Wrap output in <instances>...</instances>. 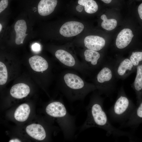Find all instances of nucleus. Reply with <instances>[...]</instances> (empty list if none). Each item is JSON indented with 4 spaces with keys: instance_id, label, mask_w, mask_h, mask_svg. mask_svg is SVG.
<instances>
[{
    "instance_id": "f257e3e1",
    "label": "nucleus",
    "mask_w": 142,
    "mask_h": 142,
    "mask_svg": "<svg viewBox=\"0 0 142 142\" xmlns=\"http://www.w3.org/2000/svg\"><path fill=\"white\" fill-rule=\"evenodd\" d=\"M95 90L93 92L86 108L87 117L80 128V131L97 127L105 130L108 136L111 135L117 137L126 136L130 141H134V137L131 133L121 130L112 125L103 108L104 99Z\"/></svg>"
},
{
    "instance_id": "f03ea898",
    "label": "nucleus",
    "mask_w": 142,
    "mask_h": 142,
    "mask_svg": "<svg viewBox=\"0 0 142 142\" xmlns=\"http://www.w3.org/2000/svg\"><path fill=\"white\" fill-rule=\"evenodd\" d=\"M75 70H64L61 77L63 92L71 101L83 100L89 93L97 90L93 83L86 81Z\"/></svg>"
},
{
    "instance_id": "7ed1b4c3",
    "label": "nucleus",
    "mask_w": 142,
    "mask_h": 142,
    "mask_svg": "<svg viewBox=\"0 0 142 142\" xmlns=\"http://www.w3.org/2000/svg\"><path fill=\"white\" fill-rule=\"evenodd\" d=\"M136 106L126 94L123 86L119 89L116 101L107 112L112 121L121 124V127L128 120Z\"/></svg>"
},
{
    "instance_id": "20e7f679",
    "label": "nucleus",
    "mask_w": 142,
    "mask_h": 142,
    "mask_svg": "<svg viewBox=\"0 0 142 142\" xmlns=\"http://www.w3.org/2000/svg\"><path fill=\"white\" fill-rule=\"evenodd\" d=\"M114 61L106 60L96 74L93 83L99 93L109 96L115 89L116 79Z\"/></svg>"
},
{
    "instance_id": "39448f33",
    "label": "nucleus",
    "mask_w": 142,
    "mask_h": 142,
    "mask_svg": "<svg viewBox=\"0 0 142 142\" xmlns=\"http://www.w3.org/2000/svg\"><path fill=\"white\" fill-rule=\"evenodd\" d=\"M54 54L64 67L74 70L84 76L90 74L73 52L68 49H59L55 52Z\"/></svg>"
},
{
    "instance_id": "423d86ee",
    "label": "nucleus",
    "mask_w": 142,
    "mask_h": 142,
    "mask_svg": "<svg viewBox=\"0 0 142 142\" xmlns=\"http://www.w3.org/2000/svg\"><path fill=\"white\" fill-rule=\"evenodd\" d=\"M79 56L85 68L90 73L100 69L106 60L103 53L87 49L83 51Z\"/></svg>"
},
{
    "instance_id": "0eeeda50",
    "label": "nucleus",
    "mask_w": 142,
    "mask_h": 142,
    "mask_svg": "<svg viewBox=\"0 0 142 142\" xmlns=\"http://www.w3.org/2000/svg\"><path fill=\"white\" fill-rule=\"evenodd\" d=\"M114 70L117 79L124 80L134 72L136 68L128 57L117 56L114 60Z\"/></svg>"
},
{
    "instance_id": "6e6552de",
    "label": "nucleus",
    "mask_w": 142,
    "mask_h": 142,
    "mask_svg": "<svg viewBox=\"0 0 142 142\" xmlns=\"http://www.w3.org/2000/svg\"><path fill=\"white\" fill-rule=\"evenodd\" d=\"M84 26L82 23L75 21H70L65 23L60 27V33L66 37L75 36L83 30Z\"/></svg>"
},
{
    "instance_id": "1a4fd4ad",
    "label": "nucleus",
    "mask_w": 142,
    "mask_h": 142,
    "mask_svg": "<svg viewBox=\"0 0 142 142\" xmlns=\"http://www.w3.org/2000/svg\"><path fill=\"white\" fill-rule=\"evenodd\" d=\"M83 43L87 49L100 51L105 47L106 41L104 38L99 36L89 35L85 37Z\"/></svg>"
},
{
    "instance_id": "9d476101",
    "label": "nucleus",
    "mask_w": 142,
    "mask_h": 142,
    "mask_svg": "<svg viewBox=\"0 0 142 142\" xmlns=\"http://www.w3.org/2000/svg\"><path fill=\"white\" fill-rule=\"evenodd\" d=\"M134 36L132 31L129 28H124L118 34L115 40L117 48L122 50L127 47L131 42Z\"/></svg>"
},
{
    "instance_id": "9b49d317",
    "label": "nucleus",
    "mask_w": 142,
    "mask_h": 142,
    "mask_svg": "<svg viewBox=\"0 0 142 142\" xmlns=\"http://www.w3.org/2000/svg\"><path fill=\"white\" fill-rule=\"evenodd\" d=\"M142 123V101L136 106L128 120L122 127H130L134 130Z\"/></svg>"
},
{
    "instance_id": "f8f14e48",
    "label": "nucleus",
    "mask_w": 142,
    "mask_h": 142,
    "mask_svg": "<svg viewBox=\"0 0 142 142\" xmlns=\"http://www.w3.org/2000/svg\"><path fill=\"white\" fill-rule=\"evenodd\" d=\"M136 75L131 86L135 91L137 100V106L142 101V63L136 68Z\"/></svg>"
},
{
    "instance_id": "ddd939ff",
    "label": "nucleus",
    "mask_w": 142,
    "mask_h": 142,
    "mask_svg": "<svg viewBox=\"0 0 142 142\" xmlns=\"http://www.w3.org/2000/svg\"><path fill=\"white\" fill-rule=\"evenodd\" d=\"M14 29L16 33L15 42L17 45L22 44L26 37L27 26L26 22L23 19L17 20L15 23Z\"/></svg>"
},
{
    "instance_id": "4468645a",
    "label": "nucleus",
    "mask_w": 142,
    "mask_h": 142,
    "mask_svg": "<svg viewBox=\"0 0 142 142\" xmlns=\"http://www.w3.org/2000/svg\"><path fill=\"white\" fill-rule=\"evenodd\" d=\"M29 62L31 68L36 72H43L47 70L49 68L47 61L40 56H32L29 59Z\"/></svg>"
},
{
    "instance_id": "2eb2a0df",
    "label": "nucleus",
    "mask_w": 142,
    "mask_h": 142,
    "mask_svg": "<svg viewBox=\"0 0 142 142\" xmlns=\"http://www.w3.org/2000/svg\"><path fill=\"white\" fill-rule=\"evenodd\" d=\"M26 131L30 136L38 140H43L46 136L44 129L39 124H33L28 125L26 128Z\"/></svg>"
},
{
    "instance_id": "dca6fc26",
    "label": "nucleus",
    "mask_w": 142,
    "mask_h": 142,
    "mask_svg": "<svg viewBox=\"0 0 142 142\" xmlns=\"http://www.w3.org/2000/svg\"><path fill=\"white\" fill-rule=\"evenodd\" d=\"M30 88L27 84L19 83L13 85L11 88L10 93L13 97L21 99L26 97L29 93Z\"/></svg>"
},
{
    "instance_id": "f3484780",
    "label": "nucleus",
    "mask_w": 142,
    "mask_h": 142,
    "mask_svg": "<svg viewBox=\"0 0 142 142\" xmlns=\"http://www.w3.org/2000/svg\"><path fill=\"white\" fill-rule=\"evenodd\" d=\"M30 112L29 106L26 103L20 105L16 109L14 113L16 120L20 122H23L28 119Z\"/></svg>"
},
{
    "instance_id": "a211bd4d",
    "label": "nucleus",
    "mask_w": 142,
    "mask_h": 142,
    "mask_svg": "<svg viewBox=\"0 0 142 142\" xmlns=\"http://www.w3.org/2000/svg\"><path fill=\"white\" fill-rule=\"evenodd\" d=\"M79 5L84 7V10L87 13L92 14L96 12L98 9L96 2L94 0H78Z\"/></svg>"
},
{
    "instance_id": "6ab92c4d",
    "label": "nucleus",
    "mask_w": 142,
    "mask_h": 142,
    "mask_svg": "<svg viewBox=\"0 0 142 142\" xmlns=\"http://www.w3.org/2000/svg\"><path fill=\"white\" fill-rule=\"evenodd\" d=\"M101 19L103 21L101 24L102 27L104 29L110 31L114 29L117 25V21L114 19H108L105 15L103 14L101 16Z\"/></svg>"
},
{
    "instance_id": "aec40b11",
    "label": "nucleus",
    "mask_w": 142,
    "mask_h": 142,
    "mask_svg": "<svg viewBox=\"0 0 142 142\" xmlns=\"http://www.w3.org/2000/svg\"><path fill=\"white\" fill-rule=\"evenodd\" d=\"M128 57L134 66L136 68L142 63V52H133L130 54Z\"/></svg>"
},
{
    "instance_id": "412c9836",
    "label": "nucleus",
    "mask_w": 142,
    "mask_h": 142,
    "mask_svg": "<svg viewBox=\"0 0 142 142\" xmlns=\"http://www.w3.org/2000/svg\"><path fill=\"white\" fill-rule=\"evenodd\" d=\"M8 77L7 70L5 64L0 62V84L2 85L7 82Z\"/></svg>"
},
{
    "instance_id": "4be33fe9",
    "label": "nucleus",
    "mask_w": 142,
    "mask_h": 142,
    "mask_svg": "<svg viewBox=\"0 0 142 142\" xmlns=\"http://www.w3.org/2000/svg\"><path fill=\"white\" fill-rule=\"evenodd\" d=\"M32 48L34 51H39L40 49V45L38 43H35L32 45Z\"/></svg>"
},
{
    "instance_id": "5701e85b",
    "label": "nucleus",
    "mask_w": 142,
    "mask_h": 142,
    "mask_svg": "<svg viewBox=\"0 0 142 142\" xmlns=\"http://www.w3.org/2000/svg\"><path fill=\"white\" fill-rule=\"evenodd\" d=\"M138 12L140 18L142 20V3L138 7Z\"/></svg>"
},
{
    "instance_id": "b1692460",
    "label": "nucleus",
    "mask_w": 142,
    "mask_h": 142,
    "mask_svg": "<svg viewBox=\"0 0 142 142\" xmlns=\"http://www.w3.org/2000/svg\"><path fill=\"white\" fill-rule=\"evenodd\" d=\"M81 5L77 6L76 7V9L78 12H81L83 10V7Z\"/></svg>"
},
{
    "instance_id": "393cba45",
    "label": "nucleus",
    "mask_w": 142,
    "mask_h": 142,
    "mask_svg": "<svg viewBox=\"0 0 142 142\" xmlns=\"http://www.w3.org/2000/svg\"><path fill=\"white\" fill-rule=\"evenodd\" d=\"M9 142H20V140L18 139H11L9 141Z\"/></svg>"
},
{
    "instance_id": "a878e982",
    "label": "nucleus",
    "mask_w": 142,
    "mask_h": 142,
    "mask_svg": "<svg viewBox=\"0 0 142 142\" xmlns=\"http://www.w3.org/2000/svg\"><path fill=\"white\" fill-rule=\"evenodd\" d=\"M101 0L102 1H103V2H104V3H107V4L110 3L112 1V0Z\"/></svg>"
},
{
    "instance_id": "bb28decb",
    "label": "nucleus",
    "mask_w": 142,
    "mask_h": 142,
    "mask_svg": "<svg viewBox=\"0 0 142 142\" xmlns=\"http://www.w3.org/2000/svg\"><path fill=\"white\" fill-rule=\"evenodd\" d=\"M2 26L1 24L0 23V32H1V31L2 29Z\"/></svg>"
}]
</instances>
